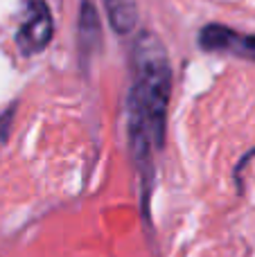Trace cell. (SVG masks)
Here are the masks:
<instances>
[{
	"instance_id": "obj_1",
	"label": "cell",
	"mask_w": 255,
	"mask_h": 257,
	"mask_svg": "<svg viewBox=\"0 0 255 257\" xmlns=\"http://www.w3.org/2000/svg\"><path fill=\"white\" fill-rule=\"evenodd\" d=\"M134 79L126 97L129 149L143 178V203L149 208L154 154L165 147V122L172 95V66L165 45L154 32H140L131 50Z\"/></svg>"
},
{
	"instance_id": "obj_2",
	"label": "cell",
	"mask_w": 255,
	"mask_h": 257,
	"mask_svg": "<svg viewBox=\"0 0 255 257\" xmlns=\"http://www.w3.org/2000/svg\"><path fill=\"white\" fill-rule=\"evenodd\" d=\"M54 21L45 0H23L21 21L16 27V48L23 57L39 54L52 43Z\"/></svg>"
},
{
	"instance_id": "obj_3",
	"label": "cell",
	"mask_w": 255,
	"mask_h": 257,
	"mask_svg": "<svg viewBox=\"0 0 255 257\" xmlns=\"http://www.w3.org/2000/svg\"><path fill=\"white\" fill-rule=\"evenodd\" d=\"M199 48L206 52L233 54L255 63V34H244L221 23H210L199 32Z\"/></svg>"
},
{
	"instance_id": "obj_4",
	"label": "cell",
	"mask_w": 255,
	"mask_h": 257,
	"mask_svg": "<svg viewBox=\"0 0 255 257\" xmlns=\"http://www.w3.org/2000/svg\"><path fill=\"white\" fill-rule=\"evenodd\" d=\"M102 43V25L95 9L93 0H81L79 9V23H77V48H79V61L81 68H88V59L97 52Z\"/></svg>"
},
{
	"instance_id": "obj_5",
	"label": "cell",
	"mask_w": 255,
	"mask_h": 257,
	"mask_svg": "<svg viewBox=\"0 0 255 257\" xmlns=\"http://www.w3.org/2000/svg\"><path fill=\"white\" fill-rule=\"evenodd\" d=\"M106 16L113 32L126 36L138 25V3L136 0H104Z\"/></svg>"
},
{
	"instance_id": "obj_6",
	"label": "cell",
	"mask_w": 255,
	"mask_h": 257,
	"mask_svg": "<svg viewBox=\"0 0 255 257\" xmlns=\"http://www.w3.org/2000/svg\"><path fill=\"white\" fill-rule=\"evenodd\" d=\"M14 117H16V104H12V106L0 115V147L7 142L9 131H12V124H14Z\"/></svg>"
}]
</instances>
